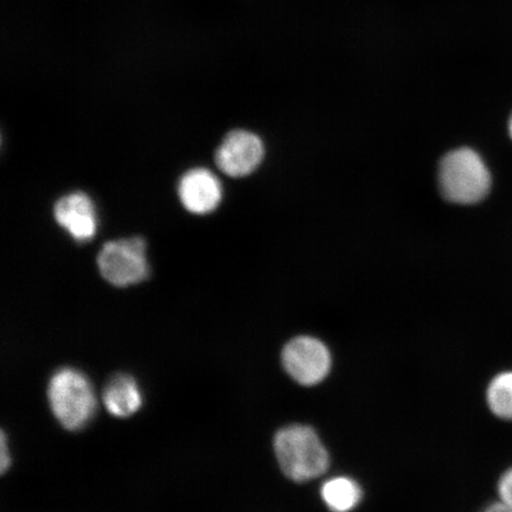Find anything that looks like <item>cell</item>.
Here are the masks:
<instances>
[{
    "label": "cell",
    "mask_w": 512,
    "mask_h": 512,
    "mask_svg": "<svg viewBox=\"0 0 512 512\" xmlns=\"http://www.w3.org/2000/svg\"><path fill=\"white\" fill-rule=\"evenodd\" d=\"M55 220L67 230L76 241L93 239L96 233L94 204L83 192H74L61 198L55 204Z\"/></svg>",
    "instance_id": "obj_8"
},
{
    "label": "cell",
    "mask_w": 512,
    "mask_h": 512,
    "mask_svg": "<svg viewBox=\"0 0 512 512\" xmlns=\"http://www.w3.org/2000/svg\"><path fill=\"white\" fill-rule=\"evenodd\" d=\"M48 399L55 418L68 431H80L94 418V388L80 370H57L49 382Z\"/></svg>",
    "instance_id": "obj_3"
},
{
    "label": "cell",
    "mask_w": 512,
    "mask_h": 512,
    "mask_svg": "<svg viewBox=\"0 0 512 512\" xmlns=\"http://www.w3.org/2000/svg\"><path fill=\"white\" fill-rule=\"evenodd\" d=\"M498 495L501 497V502L512 507V467L504 472L501 479H499Z\"/></svg>",
    "instance_id": "obj_12"
},
{
    "label": "cell",
    "mask_w": 512,
    "mask_h": 512,
    "mask_svg": "<svg viewBox=\"0 0 512 512\" xmlns=\"http://www.w3.org/2000/svg\"><path fill=\"white\" fill-rule=\"evenodd\" d=\"M274 451L281 470L294 482L322 476L330 464L322 441L306 426H288L279 431L275 435Z\"/></svg>",
    "instance_id": "obj_2"
},
{
    "label": "cell",
    "mask_w": 512,
    "mask_h": 512,
    "mask_svg": "<svg viewBox=\"0 0 512 512\" xmlns=\"http://www.w3.org/2000/svg\"><path fill=\"white\" fill-rule=\"evenodd\" d=\"M322 497L331 511L349 512L360 503L362 491L354 480L337 477L324 484Z\"/></svg>",
    "instance_id": "obj_10"
},
{
    "label": "cell",
    "mask_w": 512,
    "mask_h": 512,
    "mask_svg": "<svg viewBox=\"0 0 512 512\" xmlns=\"http://www.w3.org/2000/svg\"><path fill=\"white\" fill-rule=\"evenodd\" d=\"M98 266L102 278L114 286L142 283L149 277L145 240L130 238L105 243L98 255Z\"/></svg>",
    "instance_id": "obj_4"
},
{
    "label": "cell",
    "mask_w": 512,
    "mask_h": 512,
    "mask_svg": "<svg viewBox=\"0 0 512 512\" xmlns=\"http://www.w3.org/2000/svg\"><path fill=\"white\" fill-rule=\"evenodd\" d=\"M492 178L488 166L469 147L451 151L439 165V187L445 200L456 204H476L491 190Z\"/></svg>",
    "instance_id": "obj_1"
},
{
    "label": "cell",
    "mask_w": 512,
    "mask_h": 512,
    "mask_svg": "<svg viewBox=\"0 0 512 512\" xmlns=\"http://www.w3.org/2000/svg\"><path fill=\"white\" fill-rule=\"evenodd\" d=\"M104 403L107 411L118 418H128L143 405V395L133 377L120 374L106 384Z\"/></svg>",
    "instance_id": "obj_9"
},
{
    "label": "cell",
    "mask_w": 512,
    "mask_h": 512,
    "mask_svg": "<svg viewBox=\"0 0 512 512\" xmlns=\"http://www.w3.org/2000/svg\"><path fill=\"white\" fill-rule=\"evenodd\" d=\"M283 364L288 375L302 386H315L328 376L331 356L325 344L312 337H297L283 351Z\"/></svg>",
    "instance_id": "obj_5"
},
{
    "label": "cell",
    "mask_w": 512,
    "mask_h": 512,
    "mask_svg": "<svg viewBox=\"0 0 512 512\" xmlns=\"http://www.w3.org/2000/svg\"><path fill=\"white\" fill-rule=\"evenodd\" d=\"M486 402L497 418L512 421V370L503 371L491 380Z\"/></svg>",
    "instance_id": "obj_11"
},
{
    "label": "cell",
    "mask_w": 512,
    "mask_h": 512,
    "mask_svg": "<svg viewBox=\"0 0 512 512\" xmlns=\"http://www.w3.org/2000/svg\"><path fill=\"white\" fill-rule=\"evenodd\" d=\"M261 139L247 131H233L216 151V165L223 174L239 178L251 175L264 159Z\"/></svg>",
    "instance_id": "obj_6"
},
{
    "label": "cell",
    "mask_w": 512,
    "mask_h": 512,
    "mask_svg": "<svg viewBox=\"0 0 512 512\" xmlns=\"http://www.w3.org/2000/svg\"><path fill=\"white\" fill-rule=\"evenodd\" d=\"M178 194L184 208L196 215L211 213L222 200L221 183L207 169L188 171L179 182Z\"/></svg>",
    "instance_id": "obj_7"
},
{
    "label": "cell",
    "mask_w": 512,
    "mask_h": 512,
    "mask_svg": "<svg viewBox=\"0 0 512 512\" xmlns=\"http://www.w3.org/2000/svg\"><path fill=\"white\" fill-rule=\"evenodd\" d=\"M484 512H512V507L503 502L490 505Z\"/></svg>",
    "instance_id": "obj_14"
},
{
    "label": "cell",
    "mask_w": 512,
    "mask_h": 512,
    "mask_svg": "<svg viewBox=\"0 0 512 512\" xmlns=\"http://www.w3.org/2000/svg\"><path fill=\"white\" fill-rule=\"evenodd\" d=\"M508 130H509V136L512 139V114H511V117L509 119Z\"/></svg>",
    "instance_id": "obj_15"
},
{
    "label": "cell",
    "mask_w": 512,
    "mask_h": 512,
    "mask_svg": "<svg viewBox=\"0 0 512 512\" xmlns=\"http://www.w3.org/2000/svg\"><path fill=\"white\" fill-rule=\"evenodd\" d=\"M2 459H0V467H2V473H5L9 469L11 464V458L9 456L8 444H6V435L2 433Z\"/></svg>",
    "instance_id": "obj_13"
}]
</instances>
